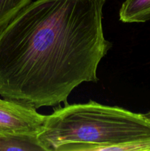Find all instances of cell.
Instances as JSON below:
<instances>
[{
    "label": "cell",
    "mask_w": 150,
    "mask_h": 151,
    "mask_svg": "<svg viewBox=\"0 0 150 151\" xmlns=\"http://www.w3.org/2000/svg\"><path fill=\"white\" fill-rule=\"evenodd\" d=\"M106 0H35L0 28V96L36 109L68 103L75 88L97 83L112 47Z\"/></svg>",
    "instance_id": "1"
},
{
    "label": "cell",
    "mask_w": 150,
    "mask_h": 151,
    "mask_svg": "<svg viewBox=\"0 0 150 151\" xmlns=\"http://www.w3.org/2000/svg\"><path fill=\"white\" fill-rule=\"evenodd\" d=\"M37 137L46 151H103L111 145L150 139V119L94 100L67 103L46 115Z\"/></svg>",
    "instance_id": "2"
},
{
    "label": "cell",
    "mask_w": 150,
    "mask_h": 151,
    "mask_svg": "<svg viewBox=\"0 0 150 151\" xmlns=\"http://www.w3.org/2000/svg\"><path fill=\"white\" fill-rule=\"evenodd\" d=\"M46 117L30 105L0 98V134L38 136Z\"/></svg>",
    "instance_id": "3"
},
{
    "label": "cell",
    "mask_w": 150,
    "mask_h": 151,
    "mask_svg": "<svg viewBox=\"0 0 150 151\" xmlns=\"http://www.w3.org/2000/svg\"><path fill=\"white\" fill-rule=\"evenodd\" d=\"M46 151L37 136L0 134V151Z\"/></svg>",
    "instance_id": "4"
},
{
    "label": "cell",
    "mask_w": 150,
    "mask_h": 151,
    "mask_svg": "<svg viewBox=\"0 0 150 151\" xmlns=\"http://www.w3.org/2000/svg\"><path fill=\"white\" fill-rule=\"evenodd\" d=\"M123 23H141L150 20V0H125L119 10Z\"/></svg>",
    "instance_id": "5"
},
{
    "label": "cell",
    "mask_w": 150,
    "mask_h": 151,
    "mask_svg": "<svg viewBox=\"0 0 150 151\" xmlns=\"http://www.w3.org/2000/svg\"><path fill=\"white\" fill-rule=\"evenodd\" d=\"M32 0H0V28L10 22Z\"/></svg>",
    "instance_id": "6"
},
{
    "label": "cell",
    "mask_w": 150,
    "mask_h": 151,
    "mask_svg": "<svg viewBox=\"0 0 150 151\" xmlns=\"http://www.w3.org/2000/svg\"><path fill=\"white\" fill-rule=\"evenodd\" d=\"M145 115L147 116V117L149 118V119H150V111L149 112H147L146 114H145Z\"/></svg>",
    "instance_id": "7"
}]
</instances>
